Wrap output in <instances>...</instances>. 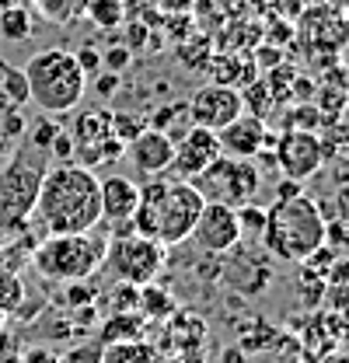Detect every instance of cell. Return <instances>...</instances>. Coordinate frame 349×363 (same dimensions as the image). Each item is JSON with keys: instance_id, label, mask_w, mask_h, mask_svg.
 I'll list each match as a JSON object with an SVG mask.
<instances>
[{"instance_id": "obj_5", "label": "cell", "mask_w": 349, "mask_h": 363, "mask_svg": "<svg viewBox=\"0 0 349 363\" xmlns=\"http://www.w3.org/2000/svg\"><path fill=\"white\" fill-rule=\"evenodd\" d=\"M109 238L98 234V227L81 234H49L43 245L32 248V266L39 276L56 283H84L105 262Z\"/></svg>"}, {"instance_id": "obj_32", "label": "cell", "mask_w": 349, "mask_h": 363, "mask_svg": "<svg viewBox=\"0 0 349 363\" xmlns=\"http://www.w3.org/2000/svg\"><path fill=\"white\" fill-rule=\"evenodd\" d=\"M223 363H245V353H241V350H227V353H223Z\"/></svg>"}, {"instance_id": "obj_30", "label": "cell", "mask_w": 349, "mask_h": 363, "mask_svg": "<svg viewBox=\"0 0 349 363\" xmlns=\"http://www.w3.org/2000/svg\"><path fill=\"white\" fill-rule=\"evenodd\" d=\"M336 210H339V217H343V220H349V182L336 189Z\"/></svg>"}, {"instance_id": "obj_8", "label": "cell", "mask_w": 349, "mask_h": 363, "mask_svg": "<svg viewBox=\"0 0 349 363\" xmlns=\"http://www.w3.org/2000/svg\"><path fill=\"white\" fill-rule=\"evenodd\" d=\"M259 172L252 161H241V157H223L220 154L210 168H203L192 185L199 189L203 203H223L231 210L245 206V203H255L259 196Z\"/></svg>"}, {"instance_id": "obj_6", "label": "cell", "mask_w": 349, "mask_h": 363, "mask_svg": "<svg viewBox=\"0 0 349 363\" xmlns=\"http://www.w3.org/2000/svg\"><path fill=\"white\" fill-rule=\"evenodd\" d=\"M43 150L39 147H18L11 161L0 168V241H11L25 234L28 217L35 210L39 182H43Z\"/></svg>"}, {"instance_id": "obj_34", "label": "cell", "mask_w": 349, "mask_h": 363, "mask_svg": "<svg viewBox=\"0 0 349 363\" xmlns=\"http://www.w3.org/2000/svg\"><path fill=\"white\" fill-rule=\"evenodd\" d=\"M336 363H349V360H336Z\"/></svg>"}, {"instance_id": "obj_9", "label": "cell", "mask_w": 349, "mask_h": 363, "mask_svg": "<svg viewBox=\"0 0 349 363\" xmlns=\"http://www.w3.org/2000/svg\"><path fill=\"white\" fill-rule=\"evenodd\" d=\"M276 164L287 179L304 182L311 175L321 172L325 164V143L321 136L311 133V130H301V126H290L287 133L276 140Z\"/></svg>"}, {"instance_id": "obj_18", "label": "cell", "mask_w": 349, "mask_h": 363, "mask_svg": "<svg viewBox=\"0 0 349 363\" xmlns=\"http://www.w3.org/2000/svg\"><path fill=\"white\" fill-rule=\"evenodd\" d=\"M0 94H4L14 108L28 105V81H25V70H18V67H11V63H0Z\"/></svg>"}, {"instance_id": "obj_25", "label": "cell", "mask_w": 349, "mask_h": 363, "mask_svg": "<svg viewBox=\"0 0 349 363\" xmlns=\"http://www.w3.org/2000/svg\"><path fill=\"white\" fill-rule=\"evenodd\" d=\"M101 353H105L101 342H84V346L70 350L67 357H60V363H101Z\"/></svg>"}, {"instance_id": "obj_23", "label": "cell", "mask_w": 349, "mask_h": 363, "mask_svg": "<svg viewBox=\"0 0 349 363\" xmlns=\"http://www.w3.org/2000/svg\"><path fill=\"white\" fill-rule=\"evenodd\" d=\"M143 126H147V123H143V119H136L133 112H112V133L119 136L123 143H126V140H133V136L140 133Z\"/></svg>"}, {"instance_id": "obj_3", "label": "cell", "mask_w": 349, "mask_h": 363, "mask_svg": "<svg viewBox=\"0 0 349 363\" xmlns=\"http://www.w3.org/2000/svg\"><path fill=\"white\" fill-rule=\"evenodd\" d=\"M325 217L318 203L294 192V196H276V203L265 210V227H262V245L272 259L283 262H304L311 252L325 245Z\"/></svg>"}, {"instance_id": "obj_19", "label": "cell", "mask_w": 349, "mask_h": 363, "mask_svg": "<svg viewBox=\"0 0 349 363\" xmlns=\"http://www.w3.org/2000/svg\"><path fill=\"white\" fill-rule=\"evenodd\" d=\"M0 35L7 43H25L32 35V18L25 7H4L0 11Z\"/></svg>"}, {"instance_id": "obj_4", "label": "cell", "mask_w": 349, "mask_h": 363, "mask_svg": "<svg viewBox=\"0 0 349 363\" xmlns=\"http://www.w3.org/2000/svg\"><path fill=\"white\" fill-rule=\"evenodd\" d=\"M28 101L43 108V116H67L84 101L87 74L81 70L77 56L70 49H43L25 63Z\"/></svg>"}, {"instance_id": "obj_15", "label": "cell", "mask_w": 349, "mask_h": 363, "mask_svg": "<svg viewBox=\"0 0 349 363\" xmlns=\"http://www.w3.org/2000/svg\"><path fill=\"white\" fill-rule=\"evenodd\" d=\"M140 203V185L126 175L101 179V220L112 227H126Z\"/></svg>"}, {"instance_id": "obj_29", "label": "cell", "mask_w": 349, "mask_h": 363, "mask_svg": "<svg viewBox=\"0 0 349 363\" xmlns=\"http://www.w3.org/2000/svg\"><path fill=\"white\" fill-rule=\"evenodd\" d=\"M116 91H119V74H116V70L98 74V81H94V94H98V98H112Z\"/></svg>"}, {"instance_id": "obj_21", "label": "cell", "mask_w": 349, "mask_h": 363, "mask_svg": "<svg viewBox=\"0 0 349 363\" xmlns=\"http://www.w3.org/2000/svg\"><path fill=\"white\" fill-rule=\"evenodd\" d=\"M140 332H143L140 321H133V318H116V321H109V325L101 328V342H136Z\"/></svg>"}, {"instance_id": "obj_24", "label": "cell", "mask_w": 349, "mask_h": 363, "mask_svg": "<svg viewBox=\"0 0 349 363\" xmlns=\"http://www.w3.org/2000/svg\"><path fill=\"white\" fill-rule=\"evenodd\" d=\"M130 63H133L130 45H109V49L101 52V67H109V70H116V74H123Z\"/></svg>"}, {"instance_id": "obj_11", "label": "cell", "mask_w": 349, "mask_h": 363, "mask_svg": "<svg viewBox=\"0 0 349 363\" xmlns=\"http://www.w3.org/2000/svg\"><path fill=\"white\" fill-rule=\"evenodd\" d=\"M196 248H203L206 255H223L231 248H238L241 241V224H238V210L223 206V203H203L196 224H192V234Z\"/></svg>"}, {"instance_id": "obj_22", "label": "cell", "mask_w": 349, "mask_h": 363, "mask_svg": "<svg viewBox=\"0 0 349 363\" xmlns=\"http://www.w3.org/2000/svg\"><path fill=\"white\" fill-rule=\"evenodd\" d=\"M238 224H241V234H255V238H262V227H265V210L252 206V203L238 206Z\"/></svg>"}, {"instance_id": "obj_10", "label": "cell", "mask_w": 349, "mask_h": 363, "mask_svg": "<svg viewBox=\"0 0 349 363\" xmlns=\"http://www.w3.org/2000/svg\"><path fill=\"white\" fill-rule=\"evenodd\" d=\"M185 112H189L192 126H206V130L217 133L231 119H238L245 112V98L231 84H206V88H199L189 98Z\"/></svg>"}, {"instance_id": "obj_26", "label": "cell", "mask_w": 349, "mask_h": 363, "mask_svg": "<svg viewBox=\"0 0 349 363\" xmlns=\"http://www.w3.org/2000/svg\"><path fill=\"white\" fill-rule=\"evenodd\" d=\"M91 18L101 25V28H112L119 21V4L116 0H94L91 4Z\"/></svg>"}, {"instance_id": "obj_33", "label": "cell", "mask_w": 349, "mask_h": 363, "mask_svg": "<svg viewBox=\"0 0 349 363\" xmlns=\"http://www.w3.org/2000/svg\"><path fill=\"white\" fill-rule=\"evenodd\" d=\"M0 325H4V311H0Z\"/></svg>"}, {"instance_id": "obj_17", "label": "cell", "mask_w": 349, "mask_h": 363, "mask_svg": "<svg viewBox=\"0 0 349 363\" xmlns=\"http://www.w3.org/2000/svg\"><path fill=\"white\" fill-rule=\"evenodd\" d=\"M136 304H140L150 318H168L174 311L172 294H168L165 286H157V283H143V286H136Z\"/></svg>"}, {"instance_id": "obj_28", "label": "cell", "mask_w": 349, "mask_h": 363, "mask_svg": "<svg viewBox=\"0 0 349 363\" xmlns=\"http://www.w3.org/2000/svg\"><path fill=\"white\" fill-rule=\"evenodd\" d=\"M74 56H77V63H81L84 74H98V70H101V52H98L94 45H81Z\"/></svg>"}, {"instance_id": "obj_16", "label": "cell", "mask_w": 349, "mask_h": 363, "mask_svg": "<svg viewBox=\"0 0 349 363\" xmlns=\"http://www.w3.org/2000/svg\"><path fill=\"white\" fill-rule=\"evenodd\" d=\"M70 136H74V150H87V147L116 136L112 133V108H87V112H81L74 119Z\"/></svg>"}, {"instance_id": "obj_1", "label": "cell", "mask_w": 349, "mask_h": 363, "mask_svg": "<svg viewBox=\"0 0 349 363\" xmlns=\"http://www.w3.org/2000/svg\"><path fill=\"white\" fill-rule=\"evenodd\" d=\"M45 234H81L101 224V179L81 161L45 168L35 210Z\"/></svg>"}, {"instance_id": "obj_14", "label": "cell", "mask_w": 349, "mask_h": 363, "mask_svg": "<svg viewBox=\"0 0 349 363\" xmlns=\"http://www.w3.org/2000/svg\"><path fill=\"white\" fill-rule=\"evenodd\" d=\"M217 140H220V154L223 157H241V161H255L262 150L269 147V130L262 123L259 116L252 112H241L238 119H231L223 130H217Z\"/></svg>"}, {"instance_id": "obj_31", "label": "cell", "mask_w": 349, "mask_h": 363, "mask_svg": "<svg viewBox=\"0 0 349 363\" xmlns=\"http://www.w3.org/2000/svg\"><path fill=\"white\" fill-rule=\"evenodd\" d=\"M21 363H60V357H56L52 350H32Z\"/></svg>"}, {"instance_id": "obj_2", "label": "cell", "mask_w": 349, "mask_h": 363, "mask_svg": "<svg viewBox=\"0 0 349 363\" xmlns=\"http://www.w3.org/2000/svg\"><path fill=\"white\" fill-rule=\"evenodd\" d=\"M199 210H203V196L192 182L154 175L140 185V203H136L130 227L154 238L165 248H174V245L189 241Z\"/></svg>"}, {"instance_id": "obj_7", "label": "cell", "mask_w": 349, "mask_h": 363, "mask_svg": "<svg viewBox=\"0 0 349 363\" xmlns=\"http://www.w3.org/2000/svg\"><path fill=\"white\" fill-rule=\"evenodd\" d=\"M168 262V248L157 245L154 238L126 227H112L109 234V245H105V262L109 272L119 279V283H130V286H143V283H154Z\"/></svg>"}, {"instance_id": "obj_27", "label": "cell", "mask_w": 349, "mask_h": 363, "mask_svg": "<svg viewBox=\"0 0 349 363\" xmlns=\"http://www.w3.org/2000/svg\"><path fill=\"white\" fill-rule=\"evenodd\" d=\"M45 150H52L60 161H74V154H77V150H74V136L63 133V130L49 140V147H45Z\"/></svg>"}, {"instance_id": "obj_12", "label": "cell", "mask_w": 349, "mask_h": 363, "mask_svg": "<svg viewBox=\"0 0 349 363\" xmlns=\"http://www.w3.org/2000/svg\"><path fill=\"white\" fill-rule=\"evenodd\" d=\"M217 157H220L217 133L206 130V126H192V130H185L174 140V154H172V168L168 172H174V179L192 182L203 168H210Z\"/></svg>"}, {"instance_id": "obj_20", "label": "cell", "mask_w": 349, "mask_h": 363, "mask_svg": "<svg viewBox=\"0 0 349 363\" xmlns=\"http://www.w3.org/2000/svg\"><path fill=\"white\" fill-rule=\"evenodd\" d=\"M21 301H25V286H21V279L14 276V269H4V266H0V311L11 315V311L21 308Z\"/></svg>"}, {"instance_id": "obj_13", "label": "cell", "mask_w": 349, "mask_h": 363, "mask_svg": "<svg viewBox=\"0 0 349 363\" xmlns=\"http://www.w3.org/2000/svg\"><path fill=\"white\" fill-rule=\"evenodd\" d=\"M126 161L136 168V175L143 179H154V175H168L172 168V154H174V140L165 130H154V126H143L140 133L126 140Z\"/></svg>"}]
</instances>
